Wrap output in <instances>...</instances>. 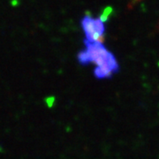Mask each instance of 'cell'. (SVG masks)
<instances>
[{"label": "cell", "instance_id": "cell-2", "mask_svg": "<svg viewBox=\"0 0 159 159\" xmlns=\"http://www.w3.org/2000/svg\"><path fill=\"white\" fill-rule=\"evenodd\" d=\"M81 28L85 34V41L93 42H104L105 34V24L102 18H93L89 15H85L82 18Z\"/></svg>", "mask_w": 159, "mask_h": 159}, {"label": "cell", "instance_id": "cell-1", "mask_svg": "<svg viewBox=\"0 0 159 159\" xmlns=\"http://www.w3.org/2000/svg\"><path fill=\"white\" fill-rule=\"evenodd\" d=\"M85 49L80 51L78 61L82 66L95 64L97 68L94 74L97 79L111 78L115 73L119 72V66L114 54L104 46L103 43H89L84 40Z\"/></svg>", "mask_w": 159, "mask_h": 159}, {"label": "cell", "instance_id": "cell-3", "mask_svg": "<svg viewBox=\"0 0 159 159\" xmlns=\"http://www.w3.org/2000/svg\"><path fill=\"white\" fill-rule=\"evenodd\" d=\"M54 101H55V98H54L53 97H48V98L46 99L47 104H48V106H50V107H51V106H52V103L54 102Z\"/></svg>", "mask_w": 159, "mask_h": 159}]
</instances>
